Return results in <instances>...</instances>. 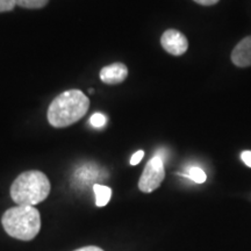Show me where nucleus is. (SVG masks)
<instances>
[{
    "label": "nucleus",
    "mask_w": 251,
    "mask_h": 251,
    "mask_svg": "<svg viewBox=\"0 0 251 251\" xmlns=\"http://www.w3.org/2000/svg\"><path fill=\"white\" fill-rule=\"evenodd\" d=\"M90 99L80 90H68L52 100L48 108V121L55 128H65L85 117Z\"/></svg>",
    "instance_id": "1"
},
{
    "label": "nucleus",
    "mask_w": 251,
    "mask_h": 251,
    "mask_svg": "<svg viewBox=\"0 0 251 251\" xmlns=\"http://www.w3.org/2000/svg\"><path fill=\"white\" fill-rule=\"evenodd\" d=\"M51 185L41 171L31 170L18 176L11 186V198L18 206H35L49 196Z\"/></svg>",
    "instance_id": "2"
},
{
    "label": "nucleus",
    "mask_w": 251,
    "mask_h": 251,
    "mask_svg": "<svg viewBox=\"0 0 251 251\" xmlns=\"http://www.w3.org/2000/svg\"><path fill=\"white\" fill-rule=\"evenodd\" d=\"M1 225L9 236L31 241L41 229V215L34 206H15L2 214Z\"/></svg>",
    "instance_id": "3"
},
{
    "label": "nucleus",
    "mask_w": 251,
    "mask_h": 251,
    "mask_svg": "<svg viewBox=\"0 0 251 251\" xmlns=\"http://www.w3.org/2000/svg\"><path fill=\"white\" fill-rule=\"evenodd\" d=\"M164 178V162L159 156H153L144 168L139 180V188L143 193H151L161 186Z\"/></svg>",
    "instance_id": "4"
},
{
    "label": "nucleus",
    "mask_w": 251,
    "mask_h": 251,
    "mask_svg": "<svg viewBox=\"0 0 251 251\" xmlns=\"http://www.w3.org/2000/svg\"><path fill=\"white\" fill-rule=\"evenodd\" d=\"M161 45L166 52L174 56H181L186 52L188 41L184 34L176 29H168L163 33Z\"/></svg>",
    "instance_id": "5"
},
{
    "label": "nucleus",
    "mask_w": 251,
    "mask_h": 251,
    "mask_svg": "<svg viewBox=\"0 0 251 251\" xmlns=\"http://www.w3.org/2000/svg\"><path fill=\"white\" fill-rule=\"evenodd\" d=\"M100 79L108 85H117L128 77V69L124 63L115 62L100 70Z\"/></svg>",
    "instance_id": "6"
},
{
    "label": "nucleus",
    "mask_w": 251,
    "mask_h": 251,
    "mask_svg": "<svg viewBox=\"0 0 251 251\" xmlns=\"http://www.w3.org/2000/svg\"><path fill=\"white\" fill-rule=\"evenodd\" d=\"M231 62L238 68L251 65V35L237 43L231 51Z\"/></svg>",
    "instance_id": "7"
},
{
    "label": "nucleus",
    "mask_w": 251,
    "mask_h": 251,
    "mask_svg": "<svg viewBox=\"0 0 251 251\" xmlns=\"http://www.w3.org/2000/svg\"><path fill=\"white\" fill-rule=\"evenodd\" d=\"M93 191L94 194H96V205L98 207H103L107 205L112 197L111 187L105 186V185L94 184Z\"/></svg>",
    "instance_id": "8"
},
{
    "label": "nucleus",
    "mask_w": 251,
    "mask_h": 251,
    "mask_svg": "<svg viewBox=\"0 0 251 251\" xmlns=\"http://www.w3.org/2000/svg\"><path fill=\"white\" fill-rule=\"evenodd\" d=\"M48 1L49 0H14L15 5L28 9L43 8L48 4Z\"/></svg>",
    "instance_id": "9"
},
{
    "label": "nucleus",
    "mask_w": 251,
    "mask_h": 251,
    "mask_svg": "<svg viewBox=\"0 0 251 251\" xmlns=\"http://www.w3.org/2000/svg\"><path fill=\"white\" fill-rule=\"evenodd\" d=\"M187 177L190 178V179H192L193 181H196L197 184H202L206 181L207 176L202 169L193 166V168L190 169V172H188Z\"/></svg>",
    "instance_id": "10"
},
{
    "label": "nucleus",
    "mask_w": 251,
    "mask_h": 251,
    "mask_svg": "<svg viewBox=\"0 0 251 251\" xmlns=\"http://www.w3.org/2000/svg\"><path fill=\"white\" fill-rule=\"evenodd\" d=\"M107 119L101 113H94V114L90 119V124L93 126L94 128H101L106 125Z\"/></svg>",
    "instance_id": "11"
},
{
    "label": "nucleus",
    "mask_w": 251,
    "mask_h": 251,
    "mask_svg": "<svg viewBox=\"0 0 251 251\" xmlns=\"http://www.w3.org/2000/svg\"><path fill=\"white\" fill-rule=\"evenodd\" d=\"M15 2L14 0H0V13L2 12H9L14 9Z\"/></svg>",
    "instance_id": "12"
},
{
    "label": "nucleus",
    "mask_w": 251,
    "mask_h": 251,
    "mask_svg": "<svg viewBox=\"0 0 251 251\" xmlns=\"http://www.w3.org/2000/svg\"><path fill=\"white\" fill-rule=\"evenodd\" d=\"M143 156H144L143 150H139V151L135 152L130 158V165H137V164H139V163L142 161Z\"/></svg>",
    "instance_id": "13"
},
{
    "label": "nucleus",
    "mask_w": 251,
    "mask_h": 251,
    "mask_svg": "<svg viewBox=\"0 0 251 251\" xmlns=\"http://www.w3.org/2000/svg\"><path fill=\"white\" fill-rule=\"evenodd\" d=\"M241 158H242L244 164L251 168V151H243L241 153Z\"/></svg>",
    "instance_id": "14"
},
{
    "label": "nucleus",
    "mask_w": 251,
    "mask_h": 251,
    "mask_svg": "<svg viewBox=\"0 0 251 251\" xmlns=\"http://www.w3.org/2000/svg\"><path fill=\"white\" fill-rule=\"evenodd\" d=\"M194 1L202 6H212L219 2V0H194Z\"/></svg>",
    "instance_id": "15"
},
{
    "label": "nucleus",
    "mask_w": 251,
    "mask_h": 251,
    "mask_svg": "<svg viewBox=\"0 0 251 251\" xmlns=\"http://www.w3.org/2000/svg\"><path fill=\"white\" fill-rule=\"evenodd\" d=\"M75 251H103L101 248L99 247H94V246H89V247H84L80 248V249H77Z\"/></svg>",
    "instance_id": "16"
}]
</instances>
